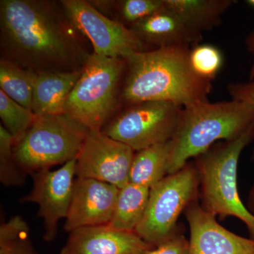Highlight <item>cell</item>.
<instances>
[{"instance_id": "cell-23", "label": "cell", "mask_w": 254, "mask_h": 254, "mask_svg": "<svg viewBox=\"0 0 254 254\" xmlns=\"http://www.w3.org/2000/svg\"><path fill=\"white\" fill-rule=\"evenodd\" d=\"M14 140L2 125H0V181L4 187H21L25 174L14 156Z\"/></svg>"}, {"instance_id": "cell-24", "label": "cell", "mask_w": 254, "mask_h": 254, "mask_svg": "<svg viewBox=\"0 0 254 254\" xmlns=\"http://www.w3.org/2000/svg\"><path fill=\"white\" fill-rule=\"evenodd\" d=\"M190 65L200 77L213 81L223 65V56L216 47L198 44L190 48Z\"/></svg>"}, {"instance_id": "cell-7", "label": "cell", "mask_w": 254, "mask_h": 254, "mask_svg": "<svg viewBox=\"0 0 254 254\" xmlns=\"http://www.w3.org/2000/svg\"><path fill=\"white\" fill-rule=\"evenodd\" d=\"M199 177L194 163H187L150 188L146 210L135 232L153 248L178 232L177 220L199 198Z\"/></svg>"}, {"instance_id": "cell-1", "label": "cell", "mask_w": 254, "mask_h": 254, "mask_svg": "<svg viewBox=\"0 0 254 254\" xmlns=\"http://www.w3.org/2000/svg\"><path fill=\"white\" fill-rule=\"evenodd\" d=\"M85 38L60 1H0V59L33 71H79L92 54Z\"/></svg>"}, {"instance_id": "cell-6", "label": "cell", "mask_w": 254, "mask_h": 254, "mask_svg": "<svg viewBox=\"0 0 254 254\" xmlns=\"http://www.w3.org/2000/svg\"><path fill=\"white\" fill-rule=\"evenodd\" d=\"M90 130L67 114L38 117L14 145V156L25 174L50 170L77 158Z\"/></svg>"}, {"instance_id": "cell-20", "label": "cell", "mask_w": 254, "mask_h": 254, "mask_svg": "<svg viewBox=\"0 0 254 254\" xmlns=\"http://www.w3.org/2000/svg\"><path fill=\"white\" fill-rule=\"evenodd\" d=\"M36 71L0 59V90L18 104L32 109Z\"/></svg>"}, {"instance_id": "cell-8", "label": "cell", "mask_w": 254, "mask_h": 254, "mask_svg": "<svg viewBox=\"0 0 254 254\" xmlns=\"http://www.w3.org/2000/svg\"><path fill=\"white\" fill-rule=\"evenodd\" d=\"M183 107L165 101L127 105L102 130L135 152L173 139Z\"/></svg>"}, {"instance_id": "cell-9", "label": "cell", "mask_w": 254, "mask_h": 254, "mask_svg": "<svg viewBox=\"0 0 254 254\" xmlns=\"http://www.w3.org/2000/svg\"><path fill=\"white\" fill-rule=\"evenodd\" d=\"M73 26L91 43L93 53L126 59L130 55L150 50L118 20H113L85 0L60 1Z\"/></svg>"}, {"instance_id": "cell-3", "label": "cell", "mask_w": 254, "mask_h": 254, "mask_svg": "<svg viewBox=\"0 0 254 254\" xmlns=\"http://www.w3.org/2000/svg\"><path fill=\"white\" fill-rule=\"evenodd\" d=\"M254 125V106L245 102L232 99L213 103L207 100L185 107L170 141L168 175L181 170L190 159L218 141L234 139Z\"/></svg>"}, {"instance_id": "cell-5", "label": "cell", "mask_w": 254, "mask_h": 254, "mask_svg": "<svg viewBox=\"0 0 254 254\" xmlns=\"http://www.w3.org/2000/svg\"><path fill=\"white\" fill-rule=\"evenodd\" d=\"M126 60L92 53L72 91L64 113L91 131H102L121 100Z\"/></svg>"}, {"instance_id": "cell-29", "label": "cell", "mask_w": 254, "mask_h": 254, "mask_svg": "<svg viewBox=\"0 0 254 254\" xmlns=\"http://www.w3.org/2000/svg\"><path fill=\"white\" fill-rule=\"evenodd\" d=\"M246 206H247L249 211L254 216V181L253 185H252V187H251Z\"/></svg>"}, {"instance_id": "cell-18", "label": "cell", "mask_w": 254, "mask_h": 254, "mask_svg": "<svg viewBox=\"0 0 254 254\" xmlns=\"http://www.w3.org/2000/svg\"><path fill=\"white\" fill-rule=\"evenodd\" d=\"M170 141L136 152L132 160L128 183L152 188L168 175Z\"/></svg>"}, {"instance_id": "cell-16", "label": "cell", "mask_w": 254, "mask_h": 254, "mask_svg": "<svg viewBox=\"0 0 254 254\" xmlns=\"http://www.w3.org/2000/svg\"><path fill=\"white\" fill-rule=\"evenodd\" d=\"M81 71H36L31 111L38 117L65 113L66 101Z\"/></svg>"}, {"instance_id": "cell-27", "label": "cell", "mask_w": 254, "mask_h": 254, "mask_svg": "<svg viewBox=\"0 0 254 254\" xmlns=\"http://www.w3.org/2000/svg\"><path fill=\"white\" fill-rule=\"evenodd\" d=\"M227 91L232 100L245 102L254 106V80L229 83ZM252 156L254 158V149Z\"/></svg>"}, {"instance_id": "cell-13", "label": "cell", "mask_w": 254, "mask_h": 254, "mask_svg": "<svg viewBox=\"0 0 254 254\" xmlns=\"http://www.w3.org/2000/svg\"><path fill=\"white\" fill-rule=\"evenodd\" d=\"M198 201L185 212L190 230L189 254H254V239L229 231Z\"/></svg>"}, {"instance_id": "cell-11", "label": "cell", "mask_w": 254, "mask_h": 254, "mask_svg": "<svg viewBox=\"0 0 254 254\" xmlns=\"http://www.w3.org/2000/svg\"><path fill=\"white\" fill-rule=\"evenodd\" d=\"M76 165L74 159L58 170L33 173L31 192L20 200L21 203H36L39 207L38 216L43 220V239L46 242L55 240L60 220L67 215L76 178Z\"/></svg>"}, {"instance_id": "cell-28", "label": "cell", "mask_w": 254, "mask_h": 254, "mask_svg": "<svg viewBox=\"0 0 254 254\" xmlns=\"http://www.w3.org/2000/svg\"><path fill=\"white\" fill-rule=\"evenodd\" d=\"M245 45L248 51L253 56V63H252L250 73V81H253L254 80V29L246 38Z\"/></svg>"}, {"instance_id": "cell-12", "label": "cell", "mask_w": 254, "mask_h": 254, "mask_svg": "<svg viewBox=\"0 0 254 254\" xmlns=\"http://www.w3.org/2000/svg\"><path fill=\"white\" fill-rule=\"evenodd\" d=\"M120 189L94 179L78 178L64 229L71 232L81 227L108 225L113 218Z\"/></svg>"}, {"instance_id": "cell-19", "label": "cell", "mask_w": 254, "mask_h": 254, "mask_svg": "<svg viewBox=\"0 0 254 254\" xmlns=\"http://www.w3.org/2000/svg\"><path fill=\"white\" fill-rule=\"evenodd\" d=\"M150 189L128 183L119 190L109 225L123 231L135 232L146 210Z\"/></svg>"}, {"instance_id": "cell-30", "label": "cell", "mask_w": 254, "mask_h": 254, "mask_svg": "<svg viewBox=\"0 0 254 254\" xmlns=\"http://www.w3.org/2000/svg\"><path fill=\"white\" fill-rule=\"evenodd\" d=\"M247 4L254 8V0H248V1H247Z\"/></svg>"}, {"instance_id": "cell-17", "label": "cell", "mask_w": 254, "mask_h": 254, "mask_svg": "<svg viewBox=\"0 0 254 254\" xmlns=\"http://www.w3.org/2000/svg\"><path fill=\"white\" fill-rule=\"evenodd\" d=\"M234 0H164L165 6L193 31L203 35L218 27Z\"/></svg>"}, {"instance_id": "cell-21", "label": "cell", "mask_w": 254, "mask_h": 254, "mask_svg": "<svg viewBox=\"0 0 254 254\" xmlns=\"http://www.w3.org/2000/svg\"><path fill=\"white\" fill-rule=\"evenodd\" d=\"M0 118L3 127L11 133L16 144L33 126L38 116L0 90Z\"/></svg>"}, {"instance_id": "cell-26", "label": "cell", "mask_w": 254, "mask_h": 254, "mask_svg": "<svg viewBox=\"0 0 254 254\" xmlns=\"http://www.w3.org/2000/svg\"><path fill=\"white\" fill-rule=\"evenodd\" d=\"M189 250L190 242L178 231L165 243L152 249L145 254H189Z\"/></svg>"}, {"instance_id": "cell-2", "label": "cell", "mask_w": 254, "mask_h": 254, "mask_svg": "<svg viewBox=\"0 0 254 254\" xmlns=\"http://www.w3.org/2000/svg\"><path fill=\"white\" fill-rule=\"evenodd\" d=\"M190 48H158L126 58L121 100L131 105L165 101L185 108L208 100L211 81L198 76L190 60Z\"/></svg>"}, {"instance_id": "cell-22", "label": "cell", "mask_w": 254, "mask_h": 254, "mask_svg": "<svg viewBox=\"0 0 254 254\" xmlns=\"http://www.w3.org/2000/svg\"><path fill=\"white\" fill-rule=\"evenodd\" d=\"M0 254H38L30 239L27 222L19 215L0 226Z\"/></svg>"}, {"instance_id": "cell-4", "label": "cell", "mask_w": 254, "mask_h": 254, "mask_svg": "<svg viewBox=\"0 0 254 254\" xmlns=\"http://www.w3.org/2000/svg\"><path fill=\"white\" fill-rule=\"evenodd\" d=\"M254 140V125L241 136L218 142L195 157L202 208L214 216H233L245 223L254 240V216L241 200L237 170L241 154Z\"/></svg>"}, {"instance_id": "cell-25", "label": "cell", "mask_w": 254, "mask_h": 254, "mask_svg": "<svg viewBox=\"0 0 254 254\" xmlns=\"http://www.w3.org/2000/svg\"><path fill=\"white\" fill-rule=\"evenodd\" d=\"M118 4L121 22L129 28L161 9L164 0H124Z\"/></svg>"}, {"instance_id": "cell-10", "label": "cell", "mask_w": 254, "mask_h": 254, "mask_svg": "<svg viewBox=\"0 0 254 254\" xmlns=\"http://www.w3.org/2000/svg\"><path fill=\"white\" fill-rule=\"evenodd\" d=\"M135 153L103 131L90 130L76 158V177L94 179L123 188L128 183Z\"/></svg>"}, {"instance_id": "cell-15", "label": "cell", "mask_w": 254, "mask_h": 254, "mask_svg": "<svg viewBox=\"0 0 254 254\" xmlns=\"http://www.w3.org/2000/svg\"><path fill=\"white\" fill-rule=\"evenodd\" d=\"M130 29L148 48L171 47L192 48L200 44L203 35L183 22L164 6L148 17L130 26Z\"/></svg>"}, {"instance_id": "cell-14", "label": "cell", "mask_w": 254, "mask_h": 254, "mask_svg": "<svg viewBox=\"0 0 254 254\" xmlns=\"http://www.w3.org/2000/svg\"><path fill=\"white\" fill-rule=\"evenodd\" d=\"M153 248L136 232L118 230L108 224L70 232L60 254H145Z\"/></svg>"}]
</instances>
